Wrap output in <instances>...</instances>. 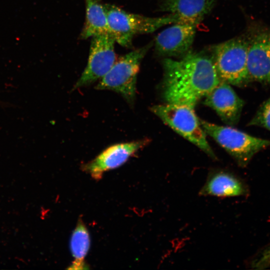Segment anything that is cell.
<instances>
[{"label":"cell","mask_w":270,"mask_h":270,"mask_svg":"<svg viewBox=\"0 0 270 270\" xmlns=\"http://www.w3.org/2000/svg\"><path fill=\"white\" fill-rule=\"evenodd\" d=\"M217 0H162L158 10L176 16L179 22L196 25L209 14Z\"/></svg>","instance_id":"12"},{"label":"cell","mask_w":270,"mask_h":270,"mask_svg":"<svg viewBox=\"0 0 270 270\" xmlns=\"http://www.w3.org/2000/svg\"><path fill=\"white\" fill-rule=\"evenodd\" d=\"M249 40L233 38L212 48L211 56L222 82L236 86L250 82L247 67Z\"/></svg>","instance_id":"3"},{"label":"cell","mask_w":270,"mask_h":270,"mask_svg":"<svg viewBox=\"0 0 270 270\" xmlns=\"http://www.w3.org/2000/svg\"><path fill=\"white\" fill-rule=\"evenodd\" d=\"M110 34L120 46L130 48L137 34L153 32L162 26L179 22L172 14L152 18L128 12L112 4H104Z\"/></svg>","instance_id":"2"},{"label":"cell","mask_w":270,"mask_h":270,"mask_svg":"<svg viewBox=\"0 0 270 270\" xmlns=\"http://www.w3.org/2000/svg\"><path fill=\"white\" fill-rule=\"evenodd\" d=\"M154 41L121 56L100 79L96 88L110 90L120 94L130 105L134 102L140 64Z\"/></svg>","instance_id":"4"},{"label":"cell","mask_w":270,"mask_h":270,"mask_svg":"<svg viewBox=\"0 0 270 270\" xmlns=\"http://www.w3.org/2000/svg\"><path fill=\"white\" fill-rule=\"evenodd\" d=\"M162 92L166 103L194 108L220 82L211 56L190 51L162 62Z\"/></svg>","instance_id":"1"},{"label":"cell","mask_w":270,"mask_h":270,"mask_svg":"<svg viewBox=\"0 0 270 270\" xmlns=\"http://www.w3.org/2000/svg\"><path fill=\"white\" fill-rule=\"evenodd\" d=\"M194 108L166 103L154 105L151 111L165 124L202 150L213 160L217 158L209 144L206 134L194 112Z\"/></svg>","instance_id":"5"},{"label":"cell","mask_w":270,"mask_h":270,"mask_svg":"<svg viewBox=\"0 0 270 270\" xmlns=\"http://www.w3.org/2000/svg\"><path fill=\"white\" fill-rule=\"evenodd\" d=\"M247 67L250 82L270 84V32H259L249 40Z\"/></svg>","instance_id":"11"},{"label":"cell","mask_w":270,"mask_h":270,"mask_svg":"<svg viewBox=\"0 0 270 270\" xmlns=\"http://www.w3.org/2000/svg\"><path fill=\"white\" fill-rule=\"evenodd\" d=\"M84 0L86 20L80 38L84 40L102 34H111L104 4L100 0Z\"/></svg>","instance_id":"14"},{"label":"cell","mask_w":270,"mask_h":270,"mask_svg":"<svg viewBox=\"0 0 270 270\" xmlns=\"http://www.w3.org/2000/svg\"><path fill=\"white\" fill-rule=\"evenodd\" d=\"M87 65L74 89L86 86L100 80L116 61L115 40L110 34L92 38Z\"/></svg>","instance_id":"7"},{"label":"cell","mask_w":270,"mask_h":270,"mask_svg":"<svg viewBox=\"0 0 270 270\" xmlns=\"http://www.w3.org/2000/svg\"><path fill=\"white\" fill-rule=\"evenodd\" d=\"M90 246V237L87 228L80 220L72 233L70 248L74 260L69 269H84V259Z\"/></svg>","instance_id":"15"},{"label":"cell","mask_w":270,"mask_h":270,"mask_svg":"<svg viewBox=\"0 0 270 270\" xmlns=\"http://www.w3.org/2000/svg\"><path fill=\"white\" fill-rule=\"evenodd\" d=\"M248 190L244 183L233 174L222 170H214L208 174L199 194L202 196L232 197L244 196Z\"/></svg>","instance_id":"13"},{"label":"cell","mask_w":270,"mask_h":270,"mask_svg":"<svg viewBox=\"0 0 270 270\" xmlns=\"http://www.w3.org/2000/svg\"><path fill=\"white\" fill-rule=\"evenodd\" d=\"M150 142L146 138L136 141L112 145L100 154L90 162L84 164L82 170L96 179H100L104 173L124 164L138 150Z\"/></svg>","instance_id":"8"},{"label":"cell","mask_w":270,"mask_h":270,"mask_svg":"<svg viewBox=\"0 0 270 270\" xmlns=\"http://www.w3.org/2000/svg\"><path fill=\"white\" fill-rule=\"evenodd\" d=\"M206 134L211 136L236 160L245 167L257 152L270 146V140L252 136L231 126H220L200 119Z\"/></svg>","instance_id":"6"},{"label":"cell","mask_w":270,"mask_h":270,"mask_svg":"<svg viewBox=\"0 0 270 270\" xmlns=\"http://www.w3.org/2000/svg\"><path fill=\"white\" fill-rule=\"evenodd\" d=\"M196 25L174 23L160 32L154 46L156 54L161 56H183L190 51L194 39Z\"/></svg>","instance_id":"9"},{"label":"cell","mask_w":270,"mask_h":270,"mask_svg":"<svg viewBox=\"0 0 270 270\" xmlns=\"http://www.w3.org/2000/svg\"><path fill=\"white\" fill-rule=\"evenodd\" d=\"M16 258L18 260L20 261V262H22L23 263V264H26V261L24 259H23L22 258L16 257Z\"/></svg>","instance_id":"17"},{"label":"cell","mask_w":270,"mask_h":270,"mask_svg":"<svg viewBox=\"0 0 270 270\" xmlns=\"http://www.w3.org/2000/svg\"><path fill=\"white\" fill-rule=\"evenodd\" d=\"M244 103L230 84L222 81L205 96L204 100V104L214 110L228 126L238 124Z\"/></svg>","instance_id":"10"},{"label":"cell","mask_w":270,"mask_h":270,"mask_svg":"<svg viewBox=\"0 0 270 270\" xmlns=\"http://www.w3.org/2000/svg\"><path fill=\"white\" fill-rule=\"evenodd\" d=\"M248 125L262 127L270 131V98L260 106Z\"/></svg>","instance_id":"16"}]
</instances>
